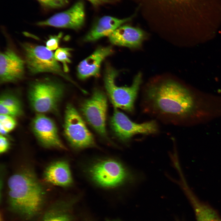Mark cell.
Instances as JSON below:
<instances>
[{
	"label": "cell",
	"mask_w": 221,
	"mask_h": 221,
	"mask_svg": "<svg viewBox=\"0 0 221 221\" xmlns=\"http://www.w3.org/2000/svg\"><path fill=\"white\" fill-rule=\"evenodd\" d=\"M144 111L168 123L192 126L219 116L218 95L204 93L171 79L149 83L142 91Z\"/></svg>",
	"instance_id": "obj_1"
},
{
	"label": "cell",
	"mask_w": 221,
	"mask_h": 221,
	"mask_svg": "<svg viewBox=\"0 0 221 221\" xmlns=\"http://www.w3.org/2000/svg\"><path fill=\"white\" fill-rule=\"evenodd\" d=\"M8 204L12 213L25 221L34 218L42 210L45 193L34 173L25 169L8 181Z\"/></svg>",
	"instance_id": "obj_2"
},
{
	"label": "cell",
	"mask_w": 221,
	"mask_h": 221,
	"mask_svg": "<svg viewBox=\"0 0 221 221\" xmlns=\"http://www.w3.org/2000/svg\"><path fill=\"white\" fill-rule=\"evenodd\" d=\"M64 86L60 82L51 79L35 81L31 83L28 97L32 109L38 114L56 110L62 98Z\"/></svg>",
	"instance_id": "obj_3"
},
{
	"label": "cell",
	"mask_w": 221,
	"mask_h": 221,
	"mask_svg": "<svg viewBox=\"0 0 221 221\" xmlns=\"http://www.w3.org/2000/svg\"><path fill=\"white\" fill-rule=\"evenodd\" d=\"M118 71L112 67L106 68L104 77L105 89L109 97L116 108H120L129 112H132L134 103L142 81L140 72L134 76L129 87H118L115 83Z\"/></svg>",
	"instance_id": "obj_4"
},
{
	"label": "cell",
	"mask_w": 221,
	"mask_h": 221,
	"mask_svg": "<svg viewBox=\"0 0 221 221\" xmlns=\"http://www.w3.org/2000/svg\"><path fill=\"white\" fill-rule=\"evenodd\" d=\"M21 47L25 64L30 74L35 75L44 72L52 73L73 82L62 68L52 51L42 45L27 42L22 44Z\"/></svg>",
	"instance_id": "obj_5"
},
{
	"label": "cell",
	"mask_w": 221,
	"mask_h": 221,
	"mask_svg": "<svg viewBox=\"0 0 221 221\" xmlns=\"http://www.w3.org/2000/svg\"><path fill=\"white\" fill-rule=\"evenodd\" d=\"M64 135L70 145L77 149L96 146L94 138L84 121L71 104L66 107L64 115Z\"/></svg>",
	"instance_id": "obj_6"
},
{
	"label": "cell",
	"mask_w": 221,
	"mask_h": 221,
	"mask_svg": "<svg viewBox=\"0 0 221 221\" xmlns=\"http://www.w3.org/2000/svg\"><path fill=\"white\" fill-rule=\"evenodd\" d=\"M107 100L100 90L95 89L91 96L83 101L81 110L88 123L102 137L107 139L106 119Z\"/></svg>",
	"instance_id": "obj_7"
},
{
	"label": "cell",
	"mask_w": 221,
	"mask_h": 221,
	"mask_svg": "<svg viewBox=\"0 0 221 221\" xmlns=\"http://www.w3.org/2000/svg\"><path fill=\"white\" fill-rule=\"evenodd\" d=\"M89 174L93 180L99 185L106 188H114L124 183L128 173L119 162L113 159L100 161L92 165Z\"/></svg>",
	"instance_id": "obj_8"
},
{
	"label": "cell",
	"mask_w": 221,
	"mask_h": 221,
	"mask_svg": "<svg viewBox=\"0 0 221 221\" xmlns=\"http://www.w3.org/2000/svg\"><path fill=\"white\" fill-rule=\"evenodd\" d=\"M110 125L116 136L122 141L127 140L137 134H155L159 130L155 121L137 123L132 121L116 108L111 118Z\"/></svg>",
	"instance_id": "obj_9"
},
{
	"label": "cell",
	"mask_w": 221,
	"mask_h": 221,
	"mask_svg": "<svg viewBox=\"0 0 221 221\" xmlns=\"http://www.w3.org/2000/svg\"><path fill=\"white\" fill-rule=\"evenodd\" d=\"M85 17L83 2L79 0L69 9L57 13L48 19L37 22L39 26L77 29L83 25Z\"/></svg>",
	"instance_id": "obj_10"
},
{
	"label": "cell",
	"mask_w": 221,
	"mask_h": 221,
	"mask_svg": "<svg viewBox=\"0 0 221 221\" xmlns=\"http://www.w3.org/2000/svg\"><path fill=\"white\" fill-rule=\"evenodd\" d=\"M31 126L34 135L44 147L66 149L60 138L55 123L44 114L37 113L32 121Z\"/></svg>",
	"instance_id": "obj_11"
},
{
	"label": "cell",
	"mask_w": 221,
	"mask_h": 221,
	"mask_svg": "<svg viewBox=\"0 0 221 221\" xmlns=\"http://www.w3.org/2000/svg\"><path fill=\"white\" fill-rule=\"evenodd\" d=\"M25 60L13 49L7 48L0 55L1 84L14 83L21 79L25 74Z\"/></svg>",
	"instance_id": "obj_12"
},
{
	"label": "cell",
	"mask_w": 221,
	"mask_h": 221,
	"mask_svg": "<svg viewBox=\"0 0 221 221\" xmlns=\"http://www.w3.org/2000/svg\"><path fill=\"white\" fill-rule=\"evenodd\" d=\"M195 20H203L212 11L215 0H157Z\"/></svg>",
	"instance_id": "obj_13"
},
{
	"label": "cell",
	"mask_w": 221,
	"mask_h": 221,
	"mask_svg": "<svg viewBox=\"0 0 221 221\" xmlns=\"http://www.w3.org/2000/svg\"><path fill=\"white\" fill-rule=\"evenodd\" d=\"M111 43L116 45L138 48L147 37L143 30L127 25H121L109 37Z\"/></svg>",
	"instance_id": "obj_14"
},
{
	"label": "cell",
	"mask_w": 221,
	"mask_h": 221,
	"mask_svg": "<svg viewBox=\"0 0 221 221\" xmlns=\"http://www.w3.org/2000/svg\"><path fill=\"white\" fill-rule=\"evenodd\" d=\"M113 52V49L110 46L98 48L78 65L77 68L78 78L83 80L91 76H99L102 61Z\"/></svg>",
	"instance_id": "obj_15"
},
{
	"label": "cell",
	"mask_w": 221,
	"mask_h": 221,
	"mask_svg": "<svg viewBox=\"0 0 221 221\" xmlns=\"http://www.w3.org/2000/svg\"><path fill=\"white\" fill-rule=\"evenodd\" d=\"M131 17L121 19L109 16H103L94 23L85 37L87 42L96 41L105 36H109L116 29L131 19Z\"/></svg>",
	"instance_id": "obj_16"
},
{
	"label": "cell",
	"mask_w": 221,
	"mask_h": 221,
	"mask_svg": "<svg viewBox=\"0 0 221 221\" xmlns=\"http://www.w3.org/2000/svg\"><path fill=\"white\" fill-rule=\"evenodd\" d=\"M44 180L54 185L67 187L72 183V179L68 162L59 161L51 163L45 169L44 174Z\"/></svg>",
	"instance_id": "obj_17"
},
{
	"label": "cell",
	"mask_w": 221,
	"mask_h": 221,
	"mask_svg": "<svg viewBox=\"0 0 221 221\" xmlns=\"http://www.w3.org/2000/svg\"><path fill=\"white\" fill-rule=\"evenodd\" d=\"M23 113L22 104L15 95L10 93H3L0 98V114L14 118L21 115Z\"/></svg>",
	"instance_id": "obj_18"
},
{
	"label": "cell",
	"mask_w": 221,
	"mask_h": 221,
	"mask_svg": "<svg viewBox=\"0 0 221 221\" xmlns=\"http://www.w3.org/2000/svg\"><path fill=\"white\" fill-rule=\"evenodd\" d=\"M64 203H56L47 210L41 221H70V217L65 209Z\"/></svg>",
	"instance_id": "obj_19"
},
{
	"label": "cell",
	"mask_w": 221,
	"mask_h": 221,
	"mask_svg": "<svg viewBox=\"0 0 221 221\" xmlns=\"http://www.w3.org/2000/svg\"><path fill=\"white\" fill-rule=\"evenodd\" d=\"M192 204L197 221H221L216 211L198 200L194 201Z\"/></svg>",
	"instance_id": "obj_20"
},
{
	"label": "cell",
	"mask_w": 221,
	"mask_h": 221,
	"mask_svg": "<svg viewBox=\"0 0 221 221\" xmlns=\"http://www.w3.org/2000/svg\"><path fill=\"white\" fill-rule=\"evenodd\" d=\"M72 50L69 48H59L54 53L56 59L62 64L63 69L65 72L69 71L68 64L71 62L70 52Z\"/></svg>",
	"instance_id": "obj_21"
},
{
	"label": "cell",
	"mask_w": 221,
	"mask_h": 221,
	"mask_svg": "<svg viewBox=\"0 0 221 221\" xmlns=\"http://www.w3.org/2000/svg\"><path fill=\"white\" fill-rule=\"evenodd\" d=\"M17 125L15 118L6 114H0V134L5 135L13 130Z\"/></svg>",
	"instance_id": "obj_22"
},
{
	"label": "cell",
	"mask_w": 221,
	"mask_h": 221,
	"mask_svg": "<svg viewBox=\"0 0 221 221\" xmlns=\"http://www.w3.org/2000/svg\"><path fill=\"white\" fill-rule=\"evenodd\" d=\"M44 8L46 9H58L66 6L68 0H37Z\"/></svg>",
	"instance_id": "obj_23"
},
{
	"label": "cell",
	"mask_w": 221,
	"mask_h": 221,
	"mask_svg": "<svg viewBox=\"0 0 221 221\" xmlns=\"http://www.w3.org/2000/svg\"><path fill=\"white\" fill-rule=\"evenodd\" d=\"M62 36V34L61 33H59L57 35L50 36L46 42V47L51 51L57 49Z\"/></svg>",
	"instance_id": "obj_24"
},
{
	"label": "cell",
	"mask_w": 221,
	"mask_h": 221,
	"mask_svg": "<svg viewBox=\"0 0 221 221\" xmlns=\"http://www.w3.org/2000/svg\"><path fill=\"white\" fill-rule=\"evenodd\" d=\"M10 147V143L7 138L5 135H0V153H3L8 149Z\"/></svg>",
	"instance_id": "obj_25"
},
{
	"label": "cell",
	"mask_w": 221,
	"mask_h": 221,
	"mask_svg": "<svg viewBox=\"0 0 221 221\" xmlns=\"http://www.w3.org/2000/svg\"><path fill=\"white\" fill-rule=\"evenodd\" d=\"M95 7L102 5L115 3L117 0H86Z\"/></svg>",
	"instance_id": "obj_26"
},
{
	"label": "cell",
	"mask_w": 221,
	"mask_h": 221,
	"mask_svg": "<svg viewBox=\"0 0 221 221\" xmlns=\"http://www.w3.org/2000/svg\"><path fill=\"white\" fill-rule=\"evenodd\" d=\"M107 221H121L119 220H108Z\"/></svg>",
	"instance_id": "obj_27"
}]
</instances>
